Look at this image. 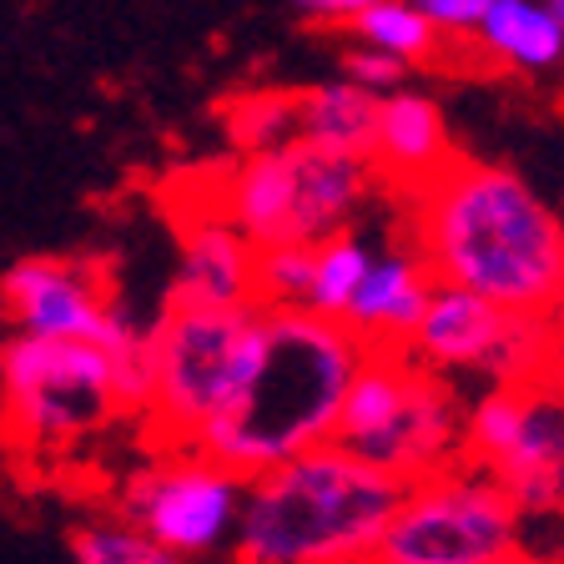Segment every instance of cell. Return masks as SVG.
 Segmentation results:
<instances>
[{
  "instance_id": "1",
  "label": "cell",
  "mask_w": 564,
  "mask_h": 564,
  "mask_svg": "<svg viewBox=\"0 0 564 564\" xmlns=\"http://www.w3.org/2000/svg\"><path fill=\"white\" fill-rule=\"evenodd\" d=\"M399 207L434 282L534 317L554 307L564 288V223L519 172L454 152L444 172L403 192Z\"/></svg>"
},
{
  "instance_id": "2",
  "label": "cell",
  "mask_w": 564,
  "mask_h": 564,
  "mask_svg": "<svg viewBox=\"0 0 564 564\" xmlns=\"http://www.w3.org/2000/svg\"><path fill=\"white\" fill-rule=\"evenodd\" d=\"M364 352V338L338 317L307 307H268V343L258 368L242 399L202 429L197 448L247 479L303 448L333 444L343 393Z\"/></svg>"
},
{
  "instance_id": "3",
  "label": "cell",
  "mask_w": 564,
  "mask_h": 564,
  "mask_svg": "<svg viewBox=\"0 0 564 564\" xmlns=\"http://www.w3.org/2000/svg\"><path fill=\"white\" fill-rule=\"evenodd\" d=\"M403 479L343 444L247 474L227 564H373Z\"/></svg>"
},
{
  "instance_id": "4",
  "label": "cell",
  "mask_w": 564,
  "mask_h": 564,
  "mask_svg": "<svg viewBox=\"0 0 564 564\" xmlns=\"http://www.w3.org/2000/svg\"><path fill=\"white\" fill-rule=\"evenodd\" d=\"M268 343V307L166 303L147 328V403L137 423L147 444H197L237 399Z\"/></svg>"
},
{
  "instance_id": "5",
  "label": "cell",
  "mask_w": 564,
  "mask_h": 564,
  "mask_svg": "<svg viewBox=\"0 0 564 564\" xmlns=\"http://www.w3.org/2000/svg\"><path fill=\"white\" fill-rule=\"evenodd\" d=\"M378 192L383 182L368 156L293 137L268 152L232 156L212 207L247 232L252 247H317L323 237L364 223Z\"/></svg>"
},
{
  "instance_id": "6",
  "label": "cell",
  "mask_w": 564,
  "mask_h": 564,
  "mask_svg": "<svg viewBox=\"0 0 564 564\" xmlns=\"http://www.w3.org/2000/svg\"><path fill=\"white\" fill-rule=\"evenodd\" d=\"M333 444L409 484L464 458V393L403 348H368L343 393Z\"/></svg>"
},
{
  "instance_id": "7",
  "label": "cell",
  "mask_w": 564,
  "mask_h": 564,
  "mask_svg": "<svg viewBox=\"0 0 564 564\" xmlns=\"http://www.w3.org/2000/svg\"><path fill=\"white\" fill-rule=\"evenodd\" d=\"M131 419L117 358L86 338H0V429L15 448L61 454L82 448L111 423Z\"/></svg>"
},
{
  "instance_id": "8",
  "label": "cell",
  "mask_w": 564,
  "mask_h": 564,
  "mask_svg": "<svg viewBox=\"0 0 564 564\" xmlns=\"http://www.w3.org/2000/svg\"><path fill=\"white\" fill-rule=\"evenodd\" d=\"M529 519L494 474L454 458L403 484L373 564H494L524 544Z\"/></svg>"
},
{
  "instance_id": "9",
  "label": "cell",
  "mask_w": 564,
  "mask_h": 564,
  "mask_svg": "<svg viewBox=\"0 0 564 564\" xmlns=\"http://www.w3.org/2000/svg\"><path fill=\"white\" fill-rule=\"evenodd\" d=\"M464 458L509 489L529 524L564 514V383L554 373L489 383L464 399Z\"/></svg>"
},
{
  "instance_id": "10",
  "label": "cell",
  "mask_w": 564,
  "mask_h": 564,
  "mask_svg": "<svg viewBox=\"0 0 564 564\" xmlns=\"http://www.w3.org/2000/svg\"><path fill=\"white\" fill-rule=\"evenodd\" d=\"M242 489V474L202 454L197 444H147L141 464L121 474L111 509L187 564H212L227 560L237 540Z\"/></svg>"
},
{
  "instance_id": "11",
  "label": "cell",
  "mask_w": 564,
  "mask_h": 564,
  "mask_svg": "<svg viewBox=\"0 0 564 564\" xmlns=\"http://www.w3.org/2000/svg\"><path fill=\"white\" fill-rule=\"evenodd\" d=\"M403 352L444 378L519 383V378L550 373V328L534 313H514L469 288L434 282Z\"/></svg>"
},
{
  "instance_id": "12",
  "label": "cell",
  "mask_w": 564,
  "mask_h": 564,
  "mask_svg": "<svg viewBox=\"0 0 564 564\" xmlns=\"http://www.w3.org/2000/svg\"><path fill=\"white\" fill-rule=\"evenodd\" d=\"M0 317L11 333L35 338H86L101 343L111 358L131 352L141 333L117 303L101 262L86 258H21L0 272Z\"/></svg>"
},
{
  "instance_id": "13",
  "label": "cell",
  "mask_w": 564,
  "mask_h": 564,
  "mask_svg": "<svg viewBox=\"0 0 564 564\" xmlns=\"http://www.w3.org/2000/svg\"><path fill=\"white\" fill-rule=\"evenodd\" d=\"M166 303L242 307L258 303V247L247 242L217 207H202L176 232V272Z\"/></svg>"
},
{
  "instance_id": "14",
  "label": "cell",
  "mask_w": 564,
  "mask_h": 564,
  "mask_svg": "<svg viewBox=\"0 0 564 564\" xmlns=\"http://www.w3.org/2000/svg\"><path fill=\"white\" fill-rule=\"evenodd\" d=\"M429 293H434V272H429L419 247L409 242V232H399L373 247L343 323L364 338V348H403L409 333L419 328Z\"/></svg>"
},
{
  "instance_id": "15",
  "label": "cell",
  "mask_w": 564,
  "mask_h": 564,
  "mask_svg": "<svg viewBox=\"0 0 564 564\" xmlns=\"http://www.w3.org/2000/svg\"><path fill=\"white\" fill-rule=\"evenodd\" d=\"M448 156H454V137H448V117L434 96L409 91V86L378 96L368 162H373L383 192L403 197V192L423 187L434 172H444Z\"/></svg>"
},
{
  "instance_id": "16",
  "label": "cell",
  "mask_w": 564,
  "mask_h": 564,
  "mask_svg": "<svg viewBox=\"0 0 564 564\" xmlns=\"http://www.w3.org/2000/svg\"><path fill=\"white\" fill-rule=\"evenodd\" d=\"M469 41L479 46V56L519 76H544L564 56V25L544 0H494Z\"/></svg>"
},
{
  "instance_id": "17",
  "label": "cell",
  "mask_w": 564,
  "mask_h": 564,
  "mask_svg": "<svg viewBox=\"0 0 564 564\" xmlns=\"http://www.w3.org/2000/svg\"><path fill=\"white\" fill-rule=\"evenodd\" d=\"M378 121V96L352 82H317L297 91V137L328 147V152L368 156Z\"/></svg>"
},
{
  "instance_id": "18",
  "label": "cell",
  "mask_w": 564,
  "mask_h": 564,
  "mask_svg": "<svg viewBox=\"0 0 564 564\" xmlns=\"http://www.w3.org/2000/svg\"><path fill=\"white\" fill-rule=\"evenodd\" d=\"M343 31H348V41H364V46L403 61L409 70L434 66L438 51H444V35L429 25V15H423L413 0H378V6L352 15Z\"/></svg>"
},
{
  "instance_id": "19",
  "label": "cell",
  "mask_w": 564,
  "mask_h": 564,
  "mask_svg": "<svg viewBox=\"0 0 564 564\" xmlns=\"http://www.w3.org/2000/svg\"><path fill=\"white\" fill-rule=\"evenodd\" d=\"M378 237H368L364 227H343V232L323 237L313 247V278H307V313H323V317H338L348 313L352 293L368 272V258H373Z\"/></svg>"
},
{
  "instance_id": "20",
  "label": "cell",
  "mask_w": 564,
  "mask_h": 564,
  "mask_svg": "<svg viewBox=\"0 0 564 564\" xmlns=\"http://www.w3.org/2000/svg\"><path fill=\"white\" fill-rule=\"evenodd\" d=\"M70 560L76 564H187L182 554L156 544L147 529L121 519L117 509L76 519V529H70Z\"/></svg>"
},
{
  "instance_id": "21",
  "label": "cell",
  "mask_w": 564,
  "mask_h": 564,
  "mask_svg": "<svg viewBox=\"0 0 564 564\" xmlns=\"http://www.w3.org/2000/svg\"><path fill=\"white\" fill-rule=\"evenodd\" d=\"M223 137L232 156L268 152L297 137V91H237L223 106Z\"/></svg>"
},
{
  "instance_id": "22",
  "label": "cell",
  "mask_w": 564,
  "mask_h": 564,
  "mask_svg": "<svg viewBox=\"0 0 564 564\" xmlns=\"http://www.w3.org/2000/svg\"><path fill=\"white\" fill-rule=\"evenodd\" d=\"M313 247H258V303L262 307H307Z\"/></svg>"
},
{
  "instance_id": "23",
  "label": "cell",
  "mask_w": 564,
  "mask_h": 564,
  "mask_svg": "<svg viewBox=\"0 0 564 564\" xmlns=\"http://www.w3.org/2000/svg\"><path fill=\"white\" fill-rule=\"evenodd\" d=\"M413 70L403 66V61L383 56V51L364 46V41H352L348 51H343V82L352 86H364V91L373 96H388V91H399V86H409Z\"/></svg>"
},
{
  "instance_id": "24",
  "label": "cell",
  "mask_w": 564,
  "mask_h": 564,
  "mask_svg": "<svg viewBox=\"0 0 564 564\" xmlns=\"http://www.w3.org/2000/svg\"><path fill=\"white\" fill-rule=\"evenodd\" d=\"M423 15H429V25H434L444 41H469L474 31H479V21L489 15L494 0H413Z\"/></svg>"
},
{
  "instance_id": "25",
  "label": "cell",
  "mask_w": 564,
  "mask_h": 564,
  "mask_svg": "<svg viewBox=\"0 0 564 564\" xmlns=\"http://www.w3.org/2000/svg\"><path fill=\"white\" fill-rule=\"evenodd\" d=\"M368 6H378V0H293V11L313 25H348Z\"/></svg>"
},
{
  "instance_id": "26",
  "label": "cell",
  "mask_w": 564,
  "mask_h": 564,
  "mask_svg": "<svg viewBox=\"0 0 564 564\" xmlns=\"http://www.w3.org/2000/svg\"><path fill=\"white\" fill-rule=\"evenodd\" d=\"M544 328H550V373L564 383V288L554 297V307L544 313Z\"/></svg>"
},
{
  "instance_id": "27",
  "label": "cell",
  "mask_w": 564,
  "mask_h": 564,
  "mask_svg": "<svg viewBox=\"0 0 564 564\" xmlns=\"http://www.w3.org/2000/svg\"><path fill=\"white\" fill-rule=\"evenodd\" d=\"M494 564H554V554L550 550H534V544H519V550H509V554H499Z\"/></svg>"
},
{
  "instance_id": "28",
  "label": "cell",
  "mask_w": 564,
  "mask_h": 564,
  "mask_svg": "<svg viewBox=\"0 0 564 564\" xmlns=\"http://www.w3.org/2000/svg\"><path fill=\"white\" fill-rule=\"evenodd\" d=\"M544 550L554 554V564H564V514L550 519V540H544Z\"/></svg>"
},
{
  "instance_id": "29",
  "label": "cell",
  "mask_w": 564,
  "mask_h": 564,
  "mask_svg": "<svg viewBox=\"0 0 564 564\" xmlns=\"http://www.w3.org/2000/svg\"><path fill=\"white\" fill-rule=\"evenodd\" d=\"M544 6H550V11H554V21L564 25V0H544Z\"/></svg>"
},
{
  "instance_id": "30",
  "label": "cell",
  "mask_w": 564,
  "mask_h": 564,
  "mask_svg": "<svg viewBox=\"0 0 564 564\" xmlns=\"http://www.w3.org/2000/svg\"><path fill=\"white\" fill-rule=\"evenodd\" d=\"M554 70H560V82H564V56H560V66H554Z\"/></svg>"
}]
</instances>
